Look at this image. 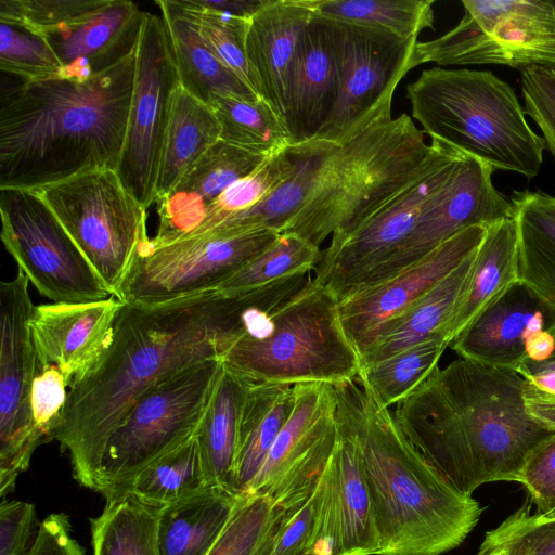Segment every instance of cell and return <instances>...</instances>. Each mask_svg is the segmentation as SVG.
<instances>
[{"instance_id": "6da1fadb", "label": "cell", "mask_w": 555, "mask_h": 555, "mask_svg": "<svg viewBox=\"0 0 555 555\" xmlns=\"http://www.w3.org/2000/svg\"><path fill=\"white\" fill-rule=\"evenodd\" d=\"M279 283L235 294L217 289L157 305L124 304L108 348L68 387L53 434L74 478L98 491L107 440L149 389L208 359L221 358L242 333L244 313L280 298Z\"/></svg>"}, {"instance_id": "7a4b0ae2", "label": "cell", "mask_w": 555, "mask_h": 555, "mask_svg": "<svg viewBox=\"0 0 555 555\" xmlns=\"http://www.w3.org/2000/svg\"><path fill=\"white\" fill-rule=\"evenodd\" d=\"M395 420L422 456L459 492L518 481L555 430L533 418L513 370L460 358L437 367L396 404Z\"/></svg>"}, {"instance_id": "3957f363", "label": "cell", "mask_w": 555, "mask_h": 555, "mask_svg": "<svg viewBox=\"0 0 555 555\" xmlns=\"http://www.w3.org/2000/svg\"><path fill=\"white\" fill-rule=\"evenodd\" d=\"M134 73L135 52L87 80L54 77L8 89L0 189L37 191L87 171L117 170Z\"/></svg>"}, {"instance_id": "277c9868", "label": "cell", "mask_w": 555, "mask_h": 555, "mask_svg": "<svg viewBox=\"0 0 555 555\" xmlns=\"http://www.w3.org/2000/svg\"><path fill=\"white\" fill-rule=\"evenodd\" d=\"M337 420L354 439L370 490L378 555H441L457 547L482 508L453 488L357 380L335 385Z\"/></svg>"}, {"instance_id": "5b68a950", "label": "cell", "mask_w": 555, "mask_h": 555, "mask_svg": "<svg viewBox=\"0 0 555 555\" xmlns=\"http://www.w3.org/2000/svg\"><path fill=\"white\" fill-rule=\"evenodd\" d=\"M431 152L409 115L384 114L326 157L282 233L319 247L348 233L411 182Z\"/></svg>"}, {"instance_id": "8992f818", "label": "cell", "mask_w": 555, "mask_h": 555, "mask_svg": "<svg viewBox=\"0 0 555 555\" xmlns=\"http://www.w3.org/2000/svg\"><path fill=\"white\" fill-rule=\"evenodd\" d=\"M422 132L494 170L537 177L546 149L526 119L515 90L491 72L423 70L406 87Z\"/></svg>"}, {"instance_id": "52a82bcc", "label": "cell", "mask_w": 555, "mask_h": 555, "mask_svg": "<svg viewBox=\"0 0 555 555\" xmlns=\"http://www.w3.org/2000/svg\"><path fill=\"white\" fill-rule=\"evenodd\" d=\"M223 362L256 383L356 380L357 350L341 326L338 299L312 278L288 299L248 309Z\"/></svg>"}, {"instance_id": "ba28073f", "label": "cell", "mask_w": 555, "mask_h": 555, "mask_svg": "<svg viewBox=\"0 0 555 555\" xmlns=\"http://www.w3.org/2000/svg\"><path fill=\"white\" fill-rule=\"evenodd\" d=\"M223 366L208 359L144 392L109 436L99 474L105 501L144 467L195 437Z\"/></svg>"}, {"instance_id": "9c48e42d", "label": "cell", "mask_w": 555, "mask_h": 555, "mask_svg": "<svg viewBox=\"0 0 555 555\" xmlns=\"http://www.w3.org/2000/svg\"><path fill=\"white\" fill-rule=\"evenodd\" d=\"M280 234L219 225L164 245L147 236L114 297L124 304L157 305L217 289Z\"/></svg>"}, {"instance_id": "30bf717a", "label": "cell", "mask_w": 555, "mask_h": 555, "mask_svg": "<svg viewBox=\"0 0 555 555\" xmlns=\"http://www.w3.org/2000/svg\"><path fill=\"white\" fill-rule=\"evenodd\" d=\"M37 192L114 296L149 236L146 209L113 169L87 171Z\"/></svg>"}, {"instance_id": "8fae6325", "label": "cell", "mask_w": 555, "mask_h": 555, "mask_svg": "<svg viewBox=\"0 0 555 555\" xmlns=\"http://www.w3.org/2000/svg\"><path fill=\"white\" fill-rule=\"evenodd\" d=\"M464 15L442 36L416 43L415 61L438 65L555 68V0H463Z\"/></svg>"}, {"instance_id": "7c38bea8", "label": "cell", "mask_w": 555, "mask_h": 555, "mask_svg": "<svg viewBox=\"0 0 555 555\" xmlns=\"http://www.w3.org/2000/svg\"><path fill=\"white\" fill-rule=\"evenodd\" d=\"M323 18L336 55L338 93L332 113L313 139L340 145L384 114H391L397 86L417 66V39Z\"/></svg>"}, {"instance_id": "4fadbf2b", "label": "cell", "mask_w": 555, "mask_h": 555, "mask_svg": "<svg viewBox=\"0 0 555 555\" xmlns=\"http://www.w3.org/2000/svg\"><path fill=\"white\" fill-rule=\"evenodd\" d=\"M0 215L2 243L40 295L57 304L113 296L37 191L0 189Z\"/></svg>"}, {"instance_id": "5bb4252c", "label": "cell", "mask_w": 555, "mask_h": 555, "mask_svg": "<svg viewBox=\"0 0 555 555\" xmlns=\"http://www.w3.org/2000/svg\"><path fill=\"white\" fill-rule=\"evenodd\" d=\"M430 143L433 152L411 182L322 250L313 280L337 299L405 242L463 155L438 139Z\"/></svg>"}, {"instance_id": "9a60e30c", "label": "cell", "mask_w": 555, "mask_h": 555, "mask_svg": "<svg viewBox=\"0 0 555 555\" xmlns=\"http://www.w3.org/2000/svg\"><path fill=\"white\" fill-rule=\"evenodd\" d=\"M179 86L164 21L160 15L145 12L135 51L126 137L116 170L125 189L145 209L156 202L160 154Z\"/></svg>"}, {"instance_id": "2e32d148", "label": "cell", "mask_w": 555, "mask_h": 555, "mask_svg": "<svg viewBox=\"0 0 555 555\" xmlns=\"http://www.w3.org/2000/svg\"><path fill=\"white\" fill-rule=\"evenodd\" d=\"M29 281L18 271L0 284V494L2 500L27 470L43 442L31 414L38 361L29 320L35 308Z\"/></svg>"}, {"instance_id": "e0dca14e", "label": "cell", "mask_w": 555, "mask_h": 555, "mask_svg": "<svg viewBox=\"0 0 555 555\" xmlns=\"http://www.w3.org/2000/svg\"><path fill=\"white\" fill-rule=\"evenodd\" d=\"M292 413L247 496H268L287 509L317 487L338 436L337 391L324 382L293 385Z\"/></svg>"}, {"instance_id": "ac0fdd59", "label": "cell", "mask_w": 555, "mask_h": 555, "mask_svg": "<svg viewBox=\"0 0 555 555\" xmlns=\"http://www.w3.org/2000/svg\"><path fill=\"white\" fill-rule=\"evenodd\" d=\"M493 171L491 166L463 153L450 178L429 203L411 235L351 289L397 274L469 227L487 225L513 218L511 202L492 182Z\"/></svg>"}, {"instance_id": "d6986e66", "label": "cell", "mask_w": 555, "mask_h": 555, "mask_svg": "<svg viewBox=\"0 0 555 555\" xmlns=\"http://www.w3.org/2000/svg\"><path fill=\"white\" fill-rule=\"evenodd\" d=\"M485 234L486 225L469 227L397 274L341 296L340 323L359 359L390 323L473 255Z\"/></svg>"}, {"instance_id": "ffe728a7", "label": "cell", "mask_w": 555, "mask_h": 555, "mask_svg": "<svg viewBox=\"0 0 555 555\" xmlns=\"http://www.w3.org/2000/svg\"><path fill=\"white\" fill-rule=\"evenodd\" d=\"M555 326V307L517 280L450 343L460 358L515 369L535 337Z\"/></svg>"}, {"instance_id": "44dd1931", "label": "cell", "mask_w": 555, "mask_h": 555, "mask_svg": "<svg viewBox=\"0 0 555 555\" xmlns=\"http://www.w3.org/2000/svg\"><path fill=\"white\" fill-rule=\"evenodd\" d=\"M119 299L35 306L29 326L40 365H54L70 386L98 362L108 348Z\"/></svg>"}, {"instance_id": "7402d4cb", "label": "cell", "mask_w": 555, "mask_h": 555, "mask_svg": "<svg viewBox=\"0 0 555 555\" xmlns=\"http://www.w3.org/2000/svg\"><path fill=\"white\" fill-rule=\"evenodd\" d=\"M314 13L315 0H266L248 22L245 53L253 90L284 124L291 69Z\"/></svg>"}, {"instance_id": "603a6c76", "label": "cell", "mask_w": 555, "mask_h": 555, "mask_svg": "<svg viewBox=\"0 0 555 555\" xmlns=\"http://www.w3.org/2000/svg\"><path fill=\"white\" fill-rule=\"evenodd\" d=\"M145 12L127 0H107L83 18L43 35L62 78L82 81L113 67L137 50Z\"/></svg>"}, {"instance_id": "cb8c5ba5", "label": "cell", "mask_w": 555, "mask_h": 555, "mask_svg": "<svg viewBox=\"0 0 555 555\" xmlns=\"http://www.w3.org/2000/svg\"><path fill=\"white\" fill-rule=\"evenodd\" d=\"M266 157L219 140L167 195L156 201L159 222L151 242L164 245L194 233L209 205Z\"/></svg>"}, {"instance_id": "d4e9b609", "label": "cell", "mask_w": 555, "mask_h": 555, "mask_svg": "<svg viewBox=\"0 0 555 555\" xmlns=\"http://www.w3.org/2000/svg\"><path fill=\"white\" fill-rule=\"evenodd\" d=\"M338 70L330 30L314 13L302 33L291 69L285 125L291 143L312 140L336 103Z\"/></svg>"}, {"instance_id": "484cf974", "label": "cell", "mask_w": 555, "mask_h": 555, "mask_svg": "<svg viewBox=\"0 0 555 555\" xmlns=\"http://www.w3.org/2000/svg\"><path fill=\"white\" fill-rule=\"evenodd\" d=\"M182 89L209 104L214 95L260 99L215 53L183 0H157Z\"/></svg>"}, {"instance_id": "4316f807", "label": "cell", "mask_w": 555, "mask_h": 555, "mask_svg": "<svg viewBox=\"0 0 555 555\" xmlns=\"http://www.w3.org/2000/svg\"><path fill=\"white\" fill-rule=\"evenodd\" d=\"M517 224L515 218L486 225L472 269L446 327L450 343L488 305L517 281Z\"/></svg>"}, {"instance_id": "83f0119b", "label": "cell", "mask_w": 555, "mask_h": 555, "mask_svg": "<svg viewBox=\"0 0 555 555\" xmlns=\"http://www.w3.org/2000/svg\"><path fill=\"white\" fill-rule=\"evenodd\" d=\"M327 466L339 520L341 555H378L372 499L359 449L339 422L337 441Z\"/></svg>"}, {"instance_id": "f1b7e54d", "label": "cell", "mask_w": 555, "mask_h": 555, "mask_svg": "<svg viewBox=\"0 0 555 555\" xmlns=\"http://www.w3.org/2000/svg\"><path fill=\"white\" fill-rule=\"evenodd\" d=\"M243 498L227 488L207 486L159 508L160 555H208Z\"/></svg>"}, {"instance_id": "f546056e", "label": "cell", "mask_w": 555, "mask_h": 555, "mask_svg": "<svg viewBox=\"0 0 555 555\" xmlns=\"http://www.w3.org/2000/svg\"><path fill=\"white\" fill-rule=\"evenodd\" d=\"M294 405L291 385L251 382L242 412L229 489L247 496Z\"/></svg>"}, {"instance_id": "4dcf8cb0", "label": "cell", "mask_w": 555, "mask_h": 555, "mask_svg": "<svg viewBox=\"0 0 555 555\" xmlns=\"http://www.w3.org/2000/svg\"><path fill=\"white\" fill-rule=\"evenodd\" d=\"M251 382L223 362L195 436L209 486L229 489L242 412Z\"/></svg>"}, {"instance_id": "1f68e13d", "label": "cell", "mask_w": 555, "mask_h": 555, "mask_svg": "<svg viewBox=\"0 0 555 555\" xmlns=\"http://www.w3.org/2000/svg\"><path fill=\"white\" fill-rule=\"evenodd\" d=\"M509 202L517 224V278L555 307V196L515 190Z\"/></svg>"}, {"instance_id": "d6a6232c", "label": "cell", "mask_w": 555, "mask_h": 555, "mask_svg": "<svg viewBox=\"0 0 555 555\" xmlns=\"http://www.w3.org/2000/svg\"><path fill=\"white\" fill-rule=\"evenodd\" d=\"M475 253L389 324L360 358V369L429 338H446L447 324L472 269Z\"/></svg>"}, {"instance_id": "836d02e7", "label": "cell", "mask_w": 555, "mask_h": 555, "mask_svg": "<svg viewBox=\"0 0 555 555\" xmlns=\"http://www.w3.org/2000/svg\"><path fill=\"white\" fill-rule=\"evenodd\" d=\"M219 140L220 126L212 108L179 86L160 154L156 201L167 195Z\"/></svg>"}, {"instance_id": "e575fe53", "label": "cell", "mask_w": 555, "mask_h": 555, "mask_svg": "<svg viewBox=\"0 0 555 555\" xmlns=\"http://www.w3.org/2000/svg\"><path fill=\"white\" fill-rule=\"evenodd\" d=\"M207 486L196 438L193 437L140 470L113 500L131 498L163 508Z\"/></svg>"}, {"instance_id": "d590c367", "label": "cell", "mask_w": 555, "mask_h": 555, "mask_svg": "<svg viewBox=\"0 0 555 555\" xmlns=\"http://www.w3.org/2000/svg\"><path fill=\"white\" fill-rule=\"evenodd\" d=\"M158 512L131 498L106 501L90 518L92 555H160Z\"/></svg>"}, {"instance_id": "8d00e7d4", "label": "cell", "mask_w": 555, "mask_h": 555, "mask_svg": "<svg viewBox=\"0 0 555 555\" xmlns=\"http://www.w3.org/2000/svg\"><path fill=\"white\" fill-rule=\"evenodd\" d=\"M449 341L436 336L375 364L361 367L357 382L382 406L409 397L438 367Z\"/></svg>"}, {"instance_id": "74e56055", "label": "cell", "mask_w": 555, "mask_h": 555, "mask_svg": "<svg viewBox=\"0 0 555 555\" xmlns=\"http://www.w3.org/2000/svg\"><path fill=\"white\" fill-rule=\"evenodd\" d=\"M208 105L227 143L262 156L292 145L285 124L261 99L214 95Z\"/></svg>"}, {"instance_id": "f35d334b", "label": "cell", "mask_w": 555, "mask_h": 555, "mask_svg": "<svg viewBox=\"0 0 555 555\" xmlns=\"http://www.w3.org/2000/svg\"><path fill=\"white\" fill-rule=\"evenodd\" d=\"M434 0H315V14L417 39L421 31L434 27Z\"/></svg>"}, {"instance_id": "ab89813d", "label": "cell", "mask_w": 555, "mask_h": 555, "mask_svg": "<svg viewBox=\"0 0 555 555\" xmlns=\"http://www.w3.org/2000/svg\"><path fill=\"white\" fill-rule=\"evenodd\" d=\"M300 151L301 143L268 155L254 171L233 182L209 205L203 222L191 235L205 233L262 201L294 173Z\"/></svg>"}, {"instance_id": "60d3db41", "label": "cell", "mask_w": 555, "mask_h": 555, "mask_svg": "<svg viewBox=\"0 0 555 555\" xmlns=\"http://www.w3.org/2000/svg\"><path fill=\"white\" fill-rule=\"evenodd\" d=\"M321 256L319 246L296 234L281 233L271 246L223 282L217 291L235 294L308 274L317 268Z\"/></svg>"}, {"instance_id": "b9f144b4", "label": "cell", "mask_w": 555, "mask_h": 555, "mask_svg": "<svg viewBox=\"0 0 555 555\" xmlns=\"http://www.w3.org/2000/svg\"><path fill=\"white\" fill-rule=\"evenodd\" d=\"M284 513L268 496H244L208 555H269Z\"/></svg>"}, {"instance_id": "7bdbcfd3", "label": "cell", "mask_w": 555, "mask_h": 555, "mask_svg": "<svg viewBox=\"0 0 555 555\" xmlns=\"http://www.w3.org/2000/svg\"><path fill=\"white\" fill-rule=\"evenodd\" d=\"M0 69L38 81L60 77L62 66L42 34L23 23L0 21Z\"/></svg>"}, {"instance_id": "ee69618b", "label": "cell", "mask_w": 555, "mask_h": 555, "mask_svg": "<svg viewBox=\"0 0 555 555\" xmlns=\"http://www.w3.org/2000/svg\"><path fill=\"white\" fill-rule=\"evenodd\" d=\"M515 372L529 414L555 430V326L533 339Z\"/></svg>"}, {"instance_id": "f6af8a7d", "label": "cell", "mask_w": 555, "mask_h": 555, "mask_svg": "<svg viewBox=\"0 0 555 555\" xmlns=\"http://www.w3.org/2000/svg\"><path fill=\"white\" fill-rule=\"evenodd\" d=\"M526 503L488 531L477 555H555V517L531 515Z\"/></svg>"}, {"instance_id": "bcb514c9", "label": "cell", "mask_w": 555, "mask_h": 555, "mask_svg": "<svg viewBox=\"0 0 555 555\" xmlns=\"http://www.w3.org/2000/svg\"><path fill=\"white\" fill-rule=\"evenodd\" d=\"M183 1L194 13L201 33L215 53L253 90L245 53L249 20L202 9L194 0Z\"/></svg>"}, {"instance_id": "7dc6e473", "label": "cell", "mask_w": 555, "mask_h": 555, "mask_svg": "<svg viewBox=\"0 0 555 555\" xmlns=\"http://www.w3.org/2000/svg\"><path fill=\"white\" fill-rule=\"evenodd\" d=\"M107 0H0V21L18 22L46 35L102 8Z\"/></svg>"}, {"instance_id": "c3c4849f", "label": "cell", "mask_w": 555, "mask_h": 555, "mask_svg": "<svg viewBox=\"0 0 555 555\" xmlns=\"http://www.w3.org/2000/svg\"><path fill=\"white\" fill-rule=\"evenodd\" d=\"M324 470L314 490L285 509L269 555L311 554L324 491Z\"/></svg>"}, {"instance_id": "681fc988", "label": "cell", "mask_w": 555, "mask_h": 555, "mask_svg": "<svg viewBox=\"0 0 555 555\" xmlns=\"http://www.w3.org/2000/svg\"><path fill=\"white\" fill-rule=\"evenodd\" d=\"M68 387L57 367L38 363L30 402L33 420L43 442L53 439L66 405Z\"/></svg>"}, {"instance_id": "f907efd6", "label": "cell", "mask_w": 555, "mask_h": 555, "mask_svg": "<svg viewBox=\"0 0 555 555\" xmlns=\"http://www.w3.org/2000/svg\"><path fill=\"white\" fill-rule=\"evenodd\" d=\"M520 73L526 115L540 128L555 159V68L531 66Z\"/></svg>"}, {"instance_id": "816d5d0a", "label": "cell", "mask_w": 555, "mask_h": 555, "mask_svg": "<svg viewBox=\"0 0 555 555\" xmlns=\"http://www.w3.org/2000/svg\"><path fill=\"white\" fill-rule=\"evenodd\" d=\"M519 482L527 489L537 514L546 516L555 509V434L530 454Z\"/></svg>"}, {"instance_id": "f5cc1de1", "label": "cell", "mask_w": 555, "mask_h": 555, "mask_svg": "<svg viewBox=\"0 0 555 555\" xmlns=\"http://www.w3.org/2000/svg\"><path fill=\"white\" fill-rule=\"evenodd\" d=\"M37 516L33 503L2 500L0 504V555H28ZM35 538V537H34Z\"/></svg>"}, {"instance_id": "db71d44e", "label": "cell", "mask_w": 555, "mask_h": 555, "mask_svg": "<svg viewBox=\"0 0 555 555\" xmlns=\"http://www.w3.org/2000/svg\"><path fill=\"white\" fill-rule=\"evenodd\" d=\"M28 555H85V551L72 535L68 516L53 513L38 525Z\"/></svg>"}, {"instance_id": "11a10c76", "label": "cell", "mask_w": 555, "mask_h": 555, "mask_svg": "<svg viewBox=\"0 0 555 555\" xmlns=\"http://www.w3.org/2000/svg\"><path fill=\"white\" fill-rule=\"evenodd\" d=\"M202 9L249 20L266 0H194Z\"/></svg>"}, {"instance_id": "9f6ffc18", "label": "cell", "mask_w": 555, "mask_h": 555, "mask_svg": "<svg viewBox=\"0 0 555 555\" xmlns=\"http://www.w3.org/2000/svg\"><path fill=\"white\" fill-rule=\"evenodd\" d=\"M543 517H547V518L555 517V509L553 512H551L550 514H547L546 516H543Z\"/></svg>"}, {"instance_id": "6f0895ef", "label": "cell", "mask_w": 555, "mask_h": 555, "mask_svg": "<svg viewBox=\"0 0 555 555\" xmlns=\"http://www.w3.org/2000/svg\"><path fill=\"white\" fill-rule=\"evenodd\" d=\"M486 555H504L502 552H492Z\"/></svg>"}, {"instance_id": "680465c9", "label": "cell", "mask_w": 555, "mask_h": 555, "mask_svg": "<svg viewBox=\"0 0 555 555\" xmlns=\"http://www.w3.org/2000/svg\"><path fill=\"white\" fill-rule=\"evenodd\" d=\"M308 555H314V554H308Z\"/></svg>"}]
</instances>
